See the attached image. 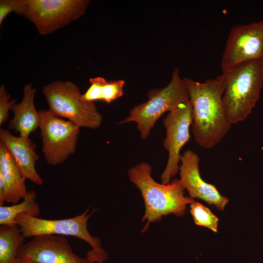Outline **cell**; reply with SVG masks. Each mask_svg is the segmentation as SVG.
I'll use <instances>...</instances> for the list:
<instances>
[{"instance_id":"obj_6","label":"cell","mask_w":263,"mask_h":263,"mask_svg":"<svg viewBox=\"0 0 263 263\" xmlns=\"http://www.w3.org/2000/svg\"><path fill=\"white\" fill-rule=\"evenodd\" d=\"M42 92L48 110L54 115L66 118L79 128L96 129L100 126L102 117L94 103L84 100L74 83L55 81L45 85Z\"/></svg>"},{"instance_id":"obj_15","label":"cell","mask_w":263,"mask_h":263,"mask_svg":"<svg viewBox=\"0 0 263 263\" xmlns=\"http://www.w3.org/2000/svg\"><path fill=\"white\" fill-rule=\"evenodd\" d=\"M0 174L6 184L8 196L7 202L18 203L28 194L25 185L26 180L19 167L5 147L0 143Z\"/></svg>"},{"instance_id":"obj_13","label":"cell","mask_w":263,"mask_h":263,"mask_svg":"<svg viewBox=\"0 0 263 263\" xmlns=\"http://www.w3.org/2000/svg\"><path fill=\"white\" fill-rule=\"evenodd\" d=\"M0 143L11 154L26 179L39 186L43 184V180L35 168L39 158L36 152L37 146L29 137L16 136L8 130L0 129Z\"/></svg>"},{"instance_id":"obj_21","label":"cell","mask_w":263,"mask_h":263,"mask_svg":"<svg viewBox=\"0 0 263 263\" xmlns=\"http://www.w3.org/2000/svg\"><path fill=\"white\" fill-rule=\"evenodd\" d=\"M105 79L101 76L91 78L89 79L90 86L87 91L82 94V98L86 101L91 102L100 100V89Z\"/></svg>"},{"instance_id":"obj_8","label":"cell","mask_w":263,"mask_h":263,"mask_svg":"<svg viewBox=\"0 0 263 263\" xmlns=\"http://www.w3.org/2000/svg\"><path fill=\"white\" fill-rule=\"evenodd\" d=\"M39 129L42 151L47 163L55 166L64 162L76 150L80 128L49 110H40Z\"/></svg>"},{"instance_id":"obj_1","label":"cell","mask_w":263,"mask_h":263,"mask_svg":"<svg viewBox=\"0 0 263 263\" xmlns=\"http://www.w3.org/2000/svg\"><path fill=\"white\" fill-rule=\"evenodd\" d=\"M192 106V132L201 147H215L229 132L232 124L226 114L222 96V74L201 82L184 78Z\"/></svg>"},{"instance_id":"obj_16","label":"cell","mask_w":263,"mask_h":263,"mask_svg":"<svg viewBox=\"0 0 263 263\" xmlns=\"http://www.w3.org/2000/svg\"><path fill=\"white\" fill-rule=\"evenodd\" d=\"M25 239L18 224L0 225V263H15Z\"/></svg>"},{"instance_id":"obj_17","label":"cell","mask_w":263,"mask_h":263,"mask_svg":"<svg viewBox=\"0 0 263 263\" xmlns=\"http://www.w3.org/2000/svg\"><path fill=\"white\" fill-rule=\"evenodd\" d=\"M35 191H29L27 195L19 203L9 206H0V225H11L17 224V216L22 213L38 217L40 213V207L36 202Z\"/></svg>"},{"instance_id":"obj_2","label":"cell","mask_w":263,"mask_h":263,"mask_svg":"<svg viewBox=\"0 0 263 263\" xmlns=\"http://www.w3.org/2000/svg\"><path fill=\"white\" fill-rule=\"evenodd\" d=\"M151 172V166L146 162L139 163L128 172L130 181L140 190L144 200L145 212L142 221H146V224L143 232L150 223L160 221L163 216L169 214L183 216L187 206L195 202L185 196V189L179 179L160 184L153 179Z\"/></svg>"},{"instance_id":"obj_4","label":"cell","mask_w":263,"mask_h":263,"mask_svg":"<svg viewBox=\"0 0 263 263\" xmlns=\"http://www.w3.org/2000/svg\"><path fill=\"white\" fill-rule=\"evenodd\" d=\"M89 208L81 214L62 219L39 218L25 213L17 216L16 221L26 239L41 235H56L77 237L92 247L87 253L91 263H104L108 254L101 245L99 238L92 236L87 228L88 220L95 211L89 213Z\"/></svg>"},{"instance_id":"obj_12","label":"cell","mask_w":263,"mask_h":263,"mask_svg":"<svg viewBox=\"0 0 263 263\" xmlns=\"http://www.w3.org/2000/svg\"><path fill=\"white\" fill-rule=\"evenodd\" d=\"M180 162L179 180L190 197L203 200L223 211L228 200L222 195L214 185L203 180L200 173L198 154L188 150L181 155Z\"/></svg>"},{"instance_id":"obj_14","label":"cell","mask_w":263,"mask_h":263,"mask_svg":"<svg viewBox=\"0 0 263 263\" xmlns=\"http://www.w3.org/2000/svg\"><path fill=\"white\" fill-rule=\"evenodd\" d=\"M37 88L32 84H26L23 87V96L21 101L12 108L14 115L9 121L8 127L19 133V136L28 138L39 128L40 115L36 110L35 98Z\"/></svg>"},{"instance_id":"obj_24","label":"cell","mask_w":263,"mask_h":263,"mask_svg":"<svg viewBox=\"0 0 263 263\" xmlns=\"http://www.w3.org/2000/svg\"><path fill=\"white\" fill-rule=\"evenodd\" d=\"M15 263H38L23 255H18Z\"/></svg>"},{"instance_id":"obj_10","label":"cell","mask_w":263,"mask_h":263,"mask_svg":"<svg viewBox=\"0 0 263 263\" xmlns=\"http://www.w3.org/2000/svg\"><path fill=\"white\" fill-rule=\"evenodd\" d=\"M163 123L166 133L163 145L168 151L169 156L161 175V182L167 184L179 171L180 150L190 139L192 106L189 100L169 112L163 120Z\"/></svg>"},{"instance_id":"obj_5","label":"cell","mask_w":263,"mask_h":263,"mask_svg":"<svg viewBox=\"0 0 263 263\" xmlns=\"http://www.w3.org/2000/svg\"><path fill=\"white\" fill-rule=\"evenodd\" d=\"M148 100L135 106L129 116L119 122L123 124L131 122L137 124L142 140L148 138L157 120L166 112H171L181 104L189 101V96L184 79L180 75L179 69L174 68L169 83L165 87L150 89Z\"/></svg>"},{"instance_id":"obj_23","label":"cell","mask_w":263,"mask_h":263,"mask_svg":"<svg viewBox=\"0 0 263 263\" xmlns=\"http://www.w3.org/2000/svg\"><path fill=\"white\" fill-rule=\"evenodd\" d=\"M8 196V188L5 182L0 174V206H3L4 202L7 201Z\"/></svg>"},{"instance_id":"obj_22","label":"cell","mask_w":263,"mask_h":263,"mask_svg":"<svg viewBox=\"0 0 263 263\" xmlns=\"http://www.w3.org/2000/svg\"><path fill=\"white\" fill-rule=\"evenodd\" d=\"M20 4V0H0V25L5 18L12 12L17 13Z\"/></svg>"},{"instance_id":"obj_18","label":"cell","mask_w":263,"mask_h":263,"mask_svg":"<svg viewBox=\"0 0 263 263\" xmlns=\"http://www.w3.org/2000/svg\"><path fill=\"white\" fill-rule=\"evenodd\" d=\"M190 213L196 225L217 232L218 218L208 207L200 203L194 202L190 204Z\"/></svg>"},{"instance_id":"obj_7","label":"cell","mask_w":263,"mask_h":263,"mask_svg":"<svg viewBox=\"0 0 263 263\" xmlns=\"http://www.w3.org/2000/svg\"><path fill=\"white\" fill-rule=\"evenodd\" d=\"M90 0H20L17 14L32 22L41 35L53 33L81 18Z\"/></svg>"},{"instance_id":"obj_11","label":"cell","mask_w":263,"mask_h":263,"mask_svg":"<svg viewBox=\"0 0 263 263\" xmlns=\"http://www.w3.org/2000/svg\"><path fill=\"white\" fill-rule=\"evenodd\" d=\"M23 255L38 263H91L89 259L75 253L68 239L62 235H41L33 237L20 248Z\"/></svg>"},{"instance_id":"obj_9","label":"cell","mask_w":263,"mask_h":263,"mask_svg":"<svg viewBox=\"0 0 263 263\" xmlns=\"http://www.w3.org/2000/svg\"><path fill=\"white\" fill-rule=\"evenodd\" d=\"M263 59V19L231 29L221 59L222 72L245 61Z\"/></svg>"},{"instance_id":"obj_20","label":"cell","mask_w":263,"mask_h":263,"mask_svg":"<svg viewBox=\"0 0 263 263\" xmlns=\"http://www.w3.org/2000/svg\"><path fill=\"white\" fill-rule=\"evenodd\" d=\"M11 95L6 91L4 85L0 87V125L6 122L9 117L8 112L16 103L15 99L10 100Z\"/></svg>"},{"instance_id":"obj_19","label":"cell","mask_w":263,"mask_h":263,"mask_svg":"<svg viewBox=\"0 0 263 263\" xmlns=\"http://www.w3.org/2000/svg\"><path fill=\"white\" fill-rule=\"evenodd\" d=\"M125 81L120 80L106 79L103 83L100 89V100L107 103L116 100L123 95Z\"/></svg>"},{"instance_id":"obj_3","label":"cell","mask_w":263,"mask_h":263,"mask_svg":"<svg viewBox=\"0 0 263 263\" xmlns=\"http://www.w3.org/2000/svg\"><path fill=\"white\" fill-rule=\"evenodd\" d=\"M222 101L233 124L244 120L259 100L263 87V59L245 61L222 72Z\"/></svg>"}]
</instances>
